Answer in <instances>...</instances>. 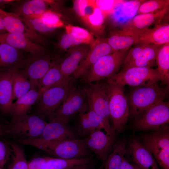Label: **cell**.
<instances>
[{
  "label": "cell",
  "mask_w": 169,
  "mask_h": 169,
  "mask_svg": "<svg viewBox=\"0 0 169 169\" xmlns=\"http://www.w3.org/2000/svg\"><path fill=\"white\" fill-rule=\"evenodd\" d=\"M109 84L110 87L109 108L112 128L115 131H122L125 129L129 113L124 86Z\"/></svg>",
  "instance_id": "cell-9"
},
{
  "label": "cell",
  "mask_w": 169,
  "mask_h": 169,
  "mask_svg": "<svg viewBox=\"0 0 169 169\" xmlns=\"http://www.w3.org/2000/svg\"><path fill=\"white\" fill-rule=\"evenodd\" d=\"M68 78H65L62 74L59 64L54 63L38 82L40 97L45 90Z\"/></svg>",
  "instance_id": "cell-30"
},
{
  "label": "cell",
  "mask_w": 169,
  "mask_h": 169,
  "mask_svg": "<svg viewBox=\"0 0 169 169\" xmlns=\"http://www.w3.org/2000/svg\"><path fill=\"white\" fill-rule=\"evenodd\" d=\"M162 81L158 69L151 68L132 67L120 71L107 79V82L124 86L125 85L145 87Z\"/></svg>",
  "instance_id": "cell-1"
},
{
  "label": "cell",
  "mask_w": 169,
  "mask_h": 169,
  "mask_svg": "<svg viewBox=\"0 0 169 169\" xmlns=\"http://www.w3.org/2000/svg\"><path fill=\"white\" fill-rule=\"evenodd\" d=\"M6 133L5 128L0 124V137L4 135Z\"/></svg>",
  "instance_id": "cell-49"
},
{
  "label": "cell",
  "mask_w": 169,
  "mask_h": 169,
  "mask_svg": "<svg viewBox=\"0 0 169 169\" xmlns=\"http://www.w3.org/2000/svg\"><path fill=\"white\" fill-rule=\"evenodd\" d=\"M168 11L169 7L154 12L137 14L124 24L120 28L142 33L150 25L161 23Z\"/></svg>",
  "instance_id": "cell-20"
},
{
  "label": "cell",
  "mask_w": 169,
  "mask_h": 169,
  "mask_svg": "<svg viewBox=\"0 0 169 169\" xmlns=\"http://www.w3.org/2000/svg\"><path fill=\"white\" fill-rule=\"evenodd\" d=\"M0 169H3V168L0 167Z\"/></svg>",
  "instance_id": "cell-50"
},
{
  "label": "cell",
  "mask_w": 169,
  "mask_h": 169,
  "mask_svg": "<svg viewBox=\"0 0 169 169\" xmlns=\"http://www.w3.org/2000/svg\"><path fill=\"white\" fill-rule=\"evenodd\" d=\"M47 123L36 114H26L10 122L5 129L6 133L18 140L30 139L39 137Z\"/></svg>",
  "instance_id": "cell-8"
},
{
  "label": "cell",
  "mask_w": 169,
  "mask_h": 169,
  "mask_svg": "<svg viewBox=\"0 0 169 169\" xmlns=\"http://www.w3.org/2000/svg\"><path fill=\"white\" fill-rule=\"evenodd\" d=\"M13 152L12 160L9 169H28V162L21 147L14 143L11 144Z\"/></svg>",
  "instance_id": "cell-35"
},
{
  "label": "cell",
  "mask_w": 169,
  "mask_h": 169,
  "mask_svg": "<svg viewBox=\"0 0 169 169\" xmlns=\"http://www.w3.org/2000/svg\"><path fill=\"white\" fill-rule=\"evenodd\" d=\"M52 2L44 0L26 1L18 5L14 13L20 17L31 15H41L49 10L48 4Z\"/></svg>",
  "instance_id": "cell-29"
},
{
  "label": "cell",
  "mask_w": 169,
  "mask_h": 169,
  "mask_svg": "<svg viewBox=\"0 0 169 169\" xmlns=\"http://www.w3.org/2000/svg\"><path fill=\"white\" fill-rule=\"evenodd\" d=\"M40 16L45 23L50 27L57 28L64 26L59 15L50 10L40 15Z\"/></svg>",
  "instance_id": "cell-40"
},
{
  "label": "cell",
  "mask_w": 169,
  "mask_h": 169,
  "mask_svg": "<svg viewBox=\"0 0 169 169\" xmlns=\"http://www.w3.org/2000/svg\"><path fill=\"white\" fill-rule=\"evenodd\" d=\"M33 88L28 79L16 68L13 81V100L24 95Z\"/></svg>",
  "instance_id": "cell-33"
},
{
  "label": "cell",
  "mask_w": 169,
  "mask_h": 169,
  "mask_svg": "<svg viewBox=\"0 0 169 169\" xmlns=\"http://www.w3.org/2000/svg\"><path fill=\"white\" fill-rule=\"evenodd\" d=\"M64 169H95L93 161L86 164L68 167Z\"/></svg>",
  "instance_id": "cell-46"
},
{
  "label": "cell",
  "mask_w": 169,
  "mask_h": 169,
  "mask_svg": "<svg viewBox=\"0 0 169 169\" xmlns=\"http://www.w3.org/2000/svg\"><path fill=\"white\" fill-rule=\"evenodd\" d=\"M126 152L125 141H118L113 146L106 159L102 162L100 169H120Z\"/></svg>",
  "instance_id": "cell-28"
},
{
  "label": "cell",
  "mask_w": 169,
  "mask_h": 169,
  "mask_svg": "<svg viewBox=\"0 0 169 169\" xmlns=\"http://www.w3.org/2000/svg\"><path fill=\"white\" fill-rule=\"evenodd\" d=\"M107 16L95 7L93 12L86 18L84 22L95 30L99 31L103 29L105 19Z\"/></svg>",
  "instance_id": "cell-38"
},
{
  "label": "cell",
  "mask_w": 169,
  "mask_h": 169,
  "mask_svg": "<svg viewBox=\"0 0 169 169\" xmlns=\"http://www.w3.org/2000/svg\"><path fill=\"white\" fill-rule=\"evenodd\" d=\"M7 32L3 21L2 19L0 18V33H4Z\"/></svg>",
  "instance_id": "cell-47"
},
{
  "label": "cell",
  "mask_w": 169,
  "mask_h": 169,
  "mask_svg": "<svg viewBox=\"0 0 169 169\" xmlns=\"http://www.w3.org/2000/svg\"><path fill=\"white\" fill-rule=\"evenodd\" d=\"M70 80V77L68 78L41 94L35 107L36 115L49 117L58 109L73 88Z\"/></svg>",
  "instance_id": "cell-3"
},
{
  "label": "cell",
  "mask_w": 169,
  "mask_h": 169,
  "mask_svg": "<svg viewBox=\"0 0 169 169\" xmlns=\"http://www.w3.org/2000/svg\"><path fill=\"white\" fill-rule=\"evenodd\" d=\"M115 52L106 39H97L95 40L86 56L73 74L74 78L77 79L83 77L100 58Z\"/></svg>",
  "instance_id": "cell-15"
},
{
  "label": "cell",
  "mask_w": 169,
  "mask_h": 169,
  "mask_svg": "<svg viewBox=\"0 0 169 169\" xmlns=\"http://www.w3.org/2000/svg\"><path fill=\"white\" fill-rule=\"evenodd\" d=\"M141 34L120 28L115 30L107 39V41L115 52L129 49L136 42Z\"/></svg>",
  "instance_id": "cell-25"
},
{
  "label": "cell",
  "mask_w": 169,
  "mask_h": 169,
  "mask_svg": "<svg viewBox=\"0 0 169 169\" xmlns=\"http://www.w3.org/2000/svg\"><path fill=\"white\" fill-rule=\"evenodd\" d=\"M0 18L3 21L7 32L22 33L34 42L44 44V39L41 36L29 28L21 17L14 13L8 12L0 8Z\"/></svg>",
  "instance_id": "cell-19"
},
{
  "label": "cell",
  "mask_w": 169,
  "mask_h": 169,
  "mask_svg": "<svg viewBox=\"0 0 169 169\" xmlns=\"http://www.w3.org/2000/svg\"><path fill=\"white\" fill-rule=\"evenodd\" d=\"M143 145L151 152L161 169H169V133L167 125L143 138Z\"/></svg>",
  "instance_id": "cell-10"
},
{
  "label": "cell",
  "mask_w": 169,
  "mask_h": 169,
  "mask_svg": "<svg viewBox=\"0 0 169 169\" xmlns=\"http://www.w3.org/2000/svg\"><path fill=\"white\" fill-rule=\"evenodd\" d=\"M14 1V0H0V6H4L5 5L9 4Z\"/></svg>",
  "instance_id": "cell-48"
},
{
  "label": "cell",
  "mask_w": 169,
  "mask_h": 169,
  "mask_svg": "<svg viewBox=\"0 0 169 169\" xmlns=\"http://www.w3.org/2000/svg\"><path fill=\"white\" fill-rule=\"evenodd\" d=\"M22 51L6 44H0V69L17 67L26 57Z\"/></svg>",
  "instance_id": "cell-27"
},
{
  "label": "cell",
  "mask_w": 169,
  "mask_h": 169,
  "mask_svg": "<svg viewBox=\"0 0 169 169\" xmlns=\"http://www.w3.org/2000/svg\"><path fill=\"white\" fill-rule=\"evenodd\" d=\"M130 161L141 169H159L151 152L136 140L129 144L128 151Z\"/></svg>",
  "instance_id": "cell-21"
},
{
  "label": "cell",
  "mask_w": 169,
  "mask_h": 169,
  "mask_svg": "<svg viewBox=\"0 0 169 169\" xmlns=\"http://www.w3.org/2000/svg\"><path fill=\"white\" fill-rule=\"evenodd\" d=\"M126 0H94V5L107 16L112 13L114 10L121 5Z\"/></svg>",
  "instance_id": "cell-39"
},
{
  "label": "cell",
  "mask_w": 169,
  "mask_h": 169,
  "mask_svg": "<svg viewBox=\"0 0 169 169\" xmlns=\"http://www.w3.org/2000/svg\"><path fill=\"white\" fill-rule=\"evenodd\" d=\"M16 68L0 69V113L3 116L11 115L13 101V75Z\"/></svg>",
  "instance_id": "cell-16"
},
{
  "label": "cell",
  "mask_w": 169,
  "mask_h": 169,
  "mask_svg": "<svg viewBox=\"0 0 169 169\" xmlns=\"http://www.w3.org/2000/svg\"><path fill=\"white\" fill-rule=\"evenodd\" d=\"M54 63L47 53L38 56L30 55L26 56L17 68L28 79L33 88H38V81Z\"/></svg>",
  "instance_id": "cell-11"
},
{
  "label": "cell",
  "mask_w": 169,
  "mask_h": 169,
  "mask_svg": "<svg viewBox=\"0 0 169 169\" xmlns=\"http://www.w3.org/2000/svg\"><path fill=\"white\" fill-rule=\"evenodd\" d=\"M169 121L168 102H160L145 111L136 121L137 129L160 130Z\"/></svg>",
  "instance_id": "cell-12"
},
{
  "label": "cell",
  "mask_w": 169,
  "mask_h": 169,
  "mask_svg": "<svg viewBox=\"0 0 169 169\" xmlns=\"http://www.w3.org/2000/svg\"><path fill=\"white\" fill-rule=\"evenodd\" d=\"M128 49L103 56L92 65L83 76L88 83L112 76L122 65Z\"/></svg>",
  "instance_id": "cell-6"
},
{
  "label": "cell",
  "mask_w": 169,
  "mask_h": 169,
  "mask_svg": "<svg viewBox=\"0 0 169 169\" xmlns=\"http://www.w3.org/2000/svg\"><path fill=\"white\" fill-rule=\"evenodd\" d=\"M39 97V89L34 88L17 99L13 104L10 122H13L20 117L27 114L28 110Z\"/></svg>",
  "instance_id": "cell-26"
},
{
  "label": "cell",
  "mask_w": 169,
  "mask_h": 169,
  "mask_svg": "<svg viewBox=\"0 0 169 169\" xmlns=\"http://www.w3.org/2000/svg\"><path fill=\"white\" fill-rule=\"evenodd\" d=\"M85 88L88 108L101 117L108 128L115 132L109 121L110 118L109 108V84L107 82L95 84L90 83Z\"/></svg>",
  "instance_id": "cell-7"
},
{
  "label": "cell",
  "mask_w": 169,
  "mask_h": 169,
  "mask_svg": "<svg viewBox=\"0 0 169 169\" xmlns=\"http://www.w3.org/2000/svg\"><path fill=\"white\" fill-rule=\"evenodd\" d=\"M167 93V88L159 87L157 83L148 86L139 87L131 94L130 113L137 115L162 101Z\"/></svg>",
  "instance_id": "cell-5"
},
{
  "label": "cell",
  "mask_w": 169,
  "mask_h": 169,
  "mask_svg": "<svg viewBox=\"0 0 169 169\" xmlns=\"http://www.w3.org/2000/svg\"><path fill=\"white\" fill-rule=\"evenodd\" d=\"M10 155L9 148L5 142L0 140V167L3 168Z\"/></svg>",
  "instance_id": "cell-43"
},
{
  "label": "cell",
  "mask_w": 169,
  "mask_h": 169,
  "mask_svg": "<svg viewBox=\"0 0 169 169\" xmlns=\"http://www.w3.org/2000/svg\"><path fill=\"white\" fill-rule=\"evenodd\" d=\"M88 109L86 112L78 114L79 130L82 136H87L96 130L102 129L109 135H114L115 132L108 128L101 117L94 111Z\"/></svg>",
  "instance_id": "cell-22"
},
{
  "label": "cell",
  "mask_w": 169,
  "mask_h": 169,
  "mask_svg": "<svg viewBox=\"0 0 169 169\" xmlns=\"http://www.w3.org/2000/svg\"><path fill=\"white\" fill-rule=\"evenodd\" d=\"M74 139H76L75 135L68 126L67 124L50 121L47 123L39 137L30 139H20L18 141L23 145L33 146L35 145L44 143Z\"/></svg>",
  "instance_id": "cell-14"
},
{
  "label": "cell",
  "mask_w": 169,
  "mask_h": 169,
  "mask_svg": "<svg viewBox=\"0 0 169 169\" xmlns=\"http://www.w3.org/2000/svg\"><path fill=\"white\" fill-rule=\"evenodd\" d=\"M48 157H38L28 162V169H42L43 165Z\"/></svg>",
  "instance_id": "cell-44"
},
{
  "label": "cell",
  "mask_w": 169,
  "mask_h": 169,
  "mask_svg": "<svg viewBox=\"0 0 169 169\" xmlns=\"http://www.w3.org/2000/svg\"><path fill=\"white\" fill-rule=\"evenodd\" d=\"M156 60L157 69L161 74L162 82L168 84L169 82V43L159 46L157 50Z\"/></svg>",
  "instance_id": "cell-32"
},
{
  "label": "cell",
  "mask_w": 169,
  "mask_h": 169,
  "mask_svg": "<svg viewBox=\"0 0 169 169\" xmlns=\"http://www.w3.org/2000/svg\"><path fill=\"white\" fill-rule=\"evenodd\" d=\"M20 17L29 28L38 33H47L56 29L45 23L40 15H31Z\"/></svg>",
  "instance_id": "cell-34"
},
{
  "label": "cell",
  "mask_w": 169,
  "mask_h": 169,
  "mask_svg": "<svg viewBox=\"0 0 169 169\" xmlns=\"http://www.w3.org/2000/svg\"><path fill=\"white\" fill-rule=\"evenodd\" d=\"M66 33L82 40L84 44H92L94 40L92 34L83 28L68 24L65 27Z\"/></svg>",
  "instance_id": "cell-37"
},
{
  "label": "cell",
  "mask_w": 169,
  "mask_h": 169,
  "mask_svg": "<svg viewBox=\"0 0 169 169\" xmlns=\"http://www.w3.org/2000/svg\"><path fill=\"white\" fill-rule=\"evenodd\" d=\"M114 135H110L101 130L93 132L84 140L88 148L95 154L96 158L104 162L113 146Z\"/></svg>",
  "instance_id": "cell-18"
},
{
  "label": "cell",
  "mask_w": 169,
  "mask_h": 169,
  "mask_svg": "<svg viewBox=\"0 0 169 169\" xmlns=\"http://www.w3.org/2000/svg\"><path fill=\"white\" fill-rule=\"evenodd\" d=\"M169 43V24L155 25L151 29L145 30L140 36L136 44H152L160 46Z\"/></svg>",
  "instance_id": "cell-24"
},
{
  "label": "cell",
  "mask_w": 169,
  "mask_h": 169,
  "mask_svg": "<svg viewBox=\"0 0 169 169\" xmlns=\"http://www.w3.org/2000/svg\"><path fill=\"white\" fill-rule=\"evenodd\" d=\"M89 50L87 46L82 45L69 50L67 55L59 64L60 70L65 78L70 77L74 73Z\"/></svg>",
  "instance_id": "cell-23"
},
{
  "label": "cell",
  "mask_w": 169,
  "mask_h": 169,
  "mask_svg": "<svg viewBox=\"0 0 169 169\" xmlns=\"http://www.w3.org/2000/svg\"><path fill=\"white\" fill-rule=\"evenodd\" d=\"M137 44L127 54L122 69L132 67L151 68L156 63V55L160 46L152 44Z\"/></svg>",
  "instance_id": "cell-13"
},
{
  "label": "cell",
  "mask_w": 169,
  "mask_h": 169,
  "mask_svg": "<svg viewBox=\"0 0 169 169\" xmlns=\"http://www.w3.org/2000/svg\"><path fill=\"white\" fill-rule=\"evenodd\" d=\"M90 0H76L73 1V8L76 13L84 21L85 16V12Z\"/></svg>",
  "instance_id": "cell-42"
},
{
  "label": "cell",
  "mask_w": 169,
  "mask_h": 169,
  "mask_svg": "<svg viewBox=\"0 0 169 169\" xmlns=\"http://www.w3.org/2000/svg\"><path fill=\"white\" fill-rule=\"evenodd\" d=\"M120 169H141L135 164L124 157Z\"/></svg>",
  "instance_id": "cell-45"
},
{
  "label": "cell",
  "mask_w": 169,
  "mask_h": 169,
  "mask_svg": "<svg viewBox=\"0 0 169 169\" xmlns=\"http://www.w3.org/2000/svg\"><path fill=\"white\" fill-rule=\"evenodd\" d=\"M6 44L21 51L30 53L32 56L47 53L46 49L34 42L22 33H0V44Z\"/></svg>",
  "instance_id": "cell-17"
},
{
  "label": "cell",
  "mask_w": 169,
  "mask_h": 169,
  "mask_svg": "<svg viewBox=\"0 0 169 169\" xmlns=\"http://www.w3.org/2000/svg\"><path fill=\"white\" fill-rule=\"evenodd\" d=\"M34 147L57 158L81 159L90 157L83 140L68 139L36 144Z\"/></svg>",
  "instance_id": "cell-2"
},
{
  "label": "cell",
  "mask_w": 169,
  "mask_h": 169,
  "mask_svg": "<svg viewBox=\"0 0 169 169\" xmlns=\"http://www.w3.org/2000/svg\"><path fill=\"white\" fill-rule=\"evenodd\" d=\"M93 161L92 156L81 159H65L48 157L42 169H64Z\"/></svg>",
  "instance_id": "cell-31"
},
{
  "label": "cell",
  "mask_w": 169,
  "mask_h": 169,
  "mask_svg": "<svg viewBox=\"0 0 169 169\" xmlns=\"http://www.w3.org/2000/svg\"><path fill=\"white\" fill-rule=\"evenodd\" d=\"M169 6V0H145L140 5L137 13L138 14L152 13Z\"/></svg>",
  "instance_id": "cell-36"
},
{
  "label": "cell",
  "mask_w": 169,
  "mask_h": 169,
  "mask_svg": "<svg viewBox=\"0 0 169 169\" xmlns=\"http://www.w3.org/2000/svg\"><path fill=\"white\" fill-rule=\"evenodd\" d=\"M84 44L83 41L72 35L66 33L62 36L59 41V46L63 49H66L71 46Z\"/></svg>",
  "instance_id": "cell-41"
},
{
  "label": "cell",
  "mask_w": 169,
  "mask_h": 169,
  "mask_svg": "<svg viewBox=\"0 0 169 169\" xmlns=\"http://www.w3.org/2000/svg\"><path fill=\"white\" fill-rule=\"evenodd\" d=\"M88 108L85 88L73 87L62 104L48 118L50 121L67 124L75 115L86 112Z\"/></svg>",
  "instance_id": "cell-4"
}]
</instances>
